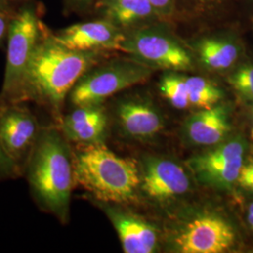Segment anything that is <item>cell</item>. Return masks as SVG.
I'll list each match as a JSON object with an SVG mask.
<instances>
[{"instance_id":"cell-1","label":"cell","mask_w":253,"mask_h":253,"mask_svg":"<svg viewBox=\"0 0 253 253\" xmlns=\"http://www.w3.org/2000/svg\"><path fill=\"white\" fill-rule=\"evenodd\" d=\"M101 54L98 51L70 49L58 42L54 34H44L42 28L13 103L33 100L49 109L60 121L67 95L82 76L98 64Z\"/></svg>"},{"instance_id":"cell-2","label":"cell","mask_w":253,"mask_h":253,"mask_svg":"<svg viewBox=\"0 0 253 253\" xmlns=\"http://www.w3.org/2000/svg\"><path fill=\"white\" fill-rule=\"evenodd\" d=\"M27 163L28 183L38 205L67 223L75 180L73 150L59 127L41 129Z\"/></svg>"},{"instance_id":"cell-3","label":"cell","mask_w":253,"mask_h":253,"mask_svg":"<svg viewBox=\"0 0 253 253\" xmlns=\"http://www.w3.org/2000/svg\"><path fill=\"white\" fill-rule=\"evenodd\" d=\"M75 185L100 203L126 205L140 195V167L119 157L104 143L77 145L73 150Z\"/></svg>"},{"instance_id":"cell-4","label":"cell","mask_w":253,"mask_h":253,"mask_svg":"<svg viewBox=\"0 0 253 253\" xmlns=\"http://www.w3.org/2000/svg\"><path fill=\"white\" fill-rule=\"evenodd\" d=\"M167 244L173 253H228L236 244V233L221 214L201 210L182 217L172 226Z\"/></svg>"},{"instance_id":"cell-5","label":"cell","mask_w":253,"mask_h":253,"mask_svg":"<svg viewBox=\"0 0 253 253\" xmlns=\"http://www.w3.org/2000/svg\"><path fill=\"white\" fill-rule=\"evenodd\" d=\"M154 71L134 58L114 59L94 66L76 83L70 100L75 107L102 104L118 92L147 81Z\"/></svg>"},{"instance_id":"cell-6","label":"cell","mask_w":253,"mask_h":253,"mask_svg":"<svg viewBox=\"0 0 253 253\" xmlns=\"http://www.w3.org/2000/svg\"><path fill=\"white\" fill-rule=\"evenodd\" d=\"M121 51L154 70L183 72L193 65L190 51L160 27H144L131 32L125 38Z\"/></svg>"},{"instance_id":"cell-7","label":"cell","mask_w":253,"mask_h":253,"mask_svg":"<svg viewBox=\"0 0 253 253\" xmlns=\"http://www.w3.org/2000/svg\"><path fill=\"white\" fill-rule=\"evenodd\" d=\"M247 144L242 138L224 140L192 156L187 165L202 186L228 190L237 181L245 162Z\"/></svg>"},{"instance_id":"cell-8","label":"cell","mask_w":253,"mask_h":253,"mask_svg":"<svg viewBox=\"0 0 253 253\" xmlns=\"http://www.w3.org/2000/svg\"><path fill=\"white\" fill-rule=\"evenodd\" d=\"M40 22L31 9H24L11 22L9 28L7 64L1 100L13 103L27 65L42 33Z\"/></svg>"},{"instance_id":"cell-9","label":"cell","mask_w":253,"mask_h":253,"mask_svg":"<svg viewBox=\"0 0 253 253\" xmlns=\"http://www.w3.org/2000/svg\"><path fill=\"white\" fill-rule=\"evenodd\" d=\"M140 194L166 204L188 195L192 190L190 171L177 161L164 156H145L139 163Z\"/></svg>"},{"instance_id":"cell-10","label":"cell","mask_w":253,"mask_h":253,"mask_svg":"<svg viewBox=\"0 0 253 253\" xmlns=\"http://www.w3.org/2000/svg\"><path fill=\"white\" fill-rule=\"evenodd\" d=\"M41 129L36 118L21 103L0 105V144L18 169L27 163Z\"/></svg>"},{"instance_id":"cell-11","label":"cell","mask_w":253,"mask_h":253,"mask_svg":"<svg viewBox=\"0 0 253 253\" xmlns=\"http://www.w3.org/2000/svg\"><path fill=\"white\" fill-rule=\"evenodd\" d=\"M115 227L125 253H154L162 244L160 230L118 204L96 202Z\"/></svg>"},{"instance_id":"cell-12","label":"cell","mask_w":253,"mask_h":253,"mask_svg":"<svg viewBox=\"0 0 253 253\" xmlns=\"http://www.w3.org/2000/svg\"><path fill=\"white\" fill-rule=\"evenodd\" d=\"M115 115L120 133L133 141H150L164 126L160 109L145 97L131 96L119 100Z\"/></svg>"},{"instance_id":"cell-13","label":"cell","mask_w":253,"mask_h":253,"mask_svg":"<svg viewBox=\"0 0 253 253\" xmlns=\"http://www.w3.org/2000/svg\"><path fill=\"white\" fill-rule=\"evenodd\" d=\"M64 46L77 51H121L126 38L112 21H93L66 27L54 34Z\"/></svg>"},{"instance_id":"cell-14","label":"cell","mask_w":253,"mask_h":253,"mask_svg":"<svg viewBox=\"0 0 253 253\" xmlns=\"http://www.w3.org/2000/svg\"><path fill=\"white\" fill-rule=\"evenodd\" d=\"M230 131L229 109L222 103L195 111L186 118L181 129L187 145L206 148L224 141Z\"/></svg>"},{"instance_id":"cell-15","label":"cell","mask_w":253,"mask_h":253,"mask_svg":"<svg viewBox=\"0 0 253 253\" xmlns=\"http://www.w3.org/2000/svg\"><path fill=\"white\" fill-rule=\"evenodd\" d=\"M66 139L77 145L104 143L108 116L102 104L76 106L62 117L58 126Z\"/></svg>"},{"instance_id":"cell-16","label":"cell","mask_w":253,"mask_h":253,"mask_svg":"<svg viewBox=\"0 0 253 253\" xmlns=\"http://www.w3.org/2000/svg\"><path fill=\"white\" fill-rule=\"evenodd\" d=\"M200 64L210 72H223L237 61L239 48L226 38L209 37L200 40L195 45Z\"/></svg>"},{"instance_id":"cell-17","label":"cell","mask_w":253,"mask_h":253,"mask_svg":"<svg viewBox=\"0 0 253 253\" xmlns=\"http://www.w3.org/2000/svg\"><path fill=\"white\" fill-rule=\"evenodd\" d=\"M106 7L110 21L124 27L149 18L156 13L148 0H118Z\"/></svg>"},{"instance_id":"cell-18","label":"cell","mask_w":253,"mask_h":253,"mask_svg":"<svg viewBox=\"0 0 253 253\" xmlns=\"http://www.w3.org/2000/svg\"><path fill=\"white\" fill-rule=\"evenodd\" d=\"M189 91L190 109H209L218 103L224 97L222 89L215 83L201 76H186Z\"/></svg>"},{"instance_id":"cell-19","label":"cell","mask_w":253,"mask_h":253,"mask_svg":"<svg viewBox=\"0 0 253 253\" xmlns=\"http://www.w3.org/2000/svg\"><path fill=\"white\" fill-rule=\"evenodd\" d=\"M160 91L172 107L180 110L190 109L186 76L177 72L164 74L160 82Z\"/></svg>"},{"instance_id":"cell-20","label":"cell","mask_w":253,"mask_h":253,"mask_svg":"<svg viewBox=\"0 0 253 253\" xmlns=\"http://www.w3.org/2000/svg\"><path fill=\"white\" fill-rule=\"evenodd\" d=\"M229 83L243 100L253 102V65L239 67L230 75Z\"/></svg>"},{"instance_id":"cell-21","label":"cell","mask_w":253,"mask_h":253,"mask_svg":"<svg viewBox=\"0 0 253 253\" xmlns=\"http://www.w3.org/2000/svg\"><path fill=\"white\" fill-rule=\"evenodd\" d=\"M236 182L242 189L253 193V159L245 161Z\"/></svg>"},{"instance_id":"cell-22","label":"cell","mask_w":253,"mask_h":253,"mask_svg":"<svg viewBox=\"0 0 253 253\" xmlns=\"http://www.w3.org/2000/svg\"><path fill=\"white\" fill-rule=\"evenodd\" d=\"M18 168L9 160L0 144V180L17 173Z\"/></svg>"},{"instance_id":"cell-23","label":"cell","mask_w":253,"mask_h":253,"mask_svg":"<svg viewBox=\"0 0 253 253\" xmlns=\"http://www.w3.org/2000/svg\"><path fill=\"white\" fill-rule=\"evenodd\" d=\"M157 14L168 15L172 9L173 0H148Z\"/></svg>"},{"instance_id":"cell-24","label":"cell","mask_w":253,"mask_h":253,"mask_svg":"<svg viewBox=\"0 0 253 253\" xmlns=\"http://www.w3.org/2000/svg\"><path fill=\"white\" fill-rule=\"evenodd\" d=\"M247 220L250 227L252 228L253 231V202L250 204L249 208H248V211H247Z\"/></svg>"},{"instance_id":"cell-25","label":"cell","mask_w":253,"mask_h":253,"mask_svg":"<svg viewBox=\"0 0 253 253\" xmlns=\"http://www.w3.org/2000/svg\"><path fill=\"white\" fill-rule=\"evenodd\" d=\"M5 32H6V21L3 17L0 16V40H2V38L5 35Z\"/></svg>"},{"instance_id":"cell-26","label":"cell","mask_w":253,"mask_h":253,"mask_svg":"<svg viewBox=\"0 0 253 253\" xmlns=\"http://www.w3.org/2000/svg\"><path fill=\"white\" fill-rule=\"evenodd\" d=\"M118 0H105V5L107 6L109 4H112V3H114V2H117Z\"/></svg>"},{"instance_id":"cell-27","label":"cell","mask_w":253,"mask_h":253,"mask_svg":"<svg viewBox=\"0 0 253 253\" xmlns=\"http://www.w3.org/2000/svg\"><path fill=\"white\" fill-rule=\"evenodd\" d=\"M75 1L80 2V3H89V2L93 1V0H75Z\"/></svg>"},{"instance_id":"cell-28","label":"cell","mask_w":253,"mask_h":253,"mask_svg":"<svg viewBox=\"0 0 253 253\" xmlns=\"http://www.w3.org/2000/svg\"><path fill=\"white\" fill-rule=\"evenodd\" d=\"M5 3V0H0V7Z\"/></svg>"},{"instance_id":"cell-29","label":"cell","mask_w":253,"mask_h":253,"mask_svg":"<svg viewBox=\"0 0 253 253\" xmlns=\"http://www.w3.org/2000/svg\"></svg>"}]
</instances>
